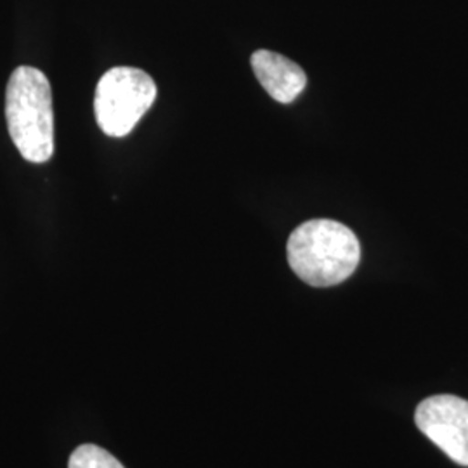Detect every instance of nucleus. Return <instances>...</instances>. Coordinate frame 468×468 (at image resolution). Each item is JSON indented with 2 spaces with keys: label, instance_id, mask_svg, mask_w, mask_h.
Returning <instances> with one entry per match:
<instances>
[{
  "label": "nucleus",
  "instance_id": "3",
  "mask_svg": "<svg viewBox=\"0 0 468 468\" xmlns=\"http://www.w3.org/2000/svg\"><path fill=\"white\" fill-rule=\"evenodd\" d=\"M156 100V84L139 68H112L101 77L94 96V113L101 131L125 137Z\"/></svg>",
  "mask_w": 468,
  "mask_h": 468
},
{
  "label": "nucleus",
  "instance_id": "4",
  "mask_svg": "<svg viewBox=\"0 0 468 468\" xmlns=\"http://www.w3.org/2000/svg\"><path fill=\"white\" fill-rule=\"evenodd\" d=\"M420 432L452 462L468 467V401L456 396H432L415 413Z\"/></svg>",
  "mask_w": 468,
  "mask_h": 468
},
{
  "label": "nucleus",
  "instance_id": "5",
  "mask_svg": "<svg viewBox=\"0 0 468 468\" xmlns=\"http://www.w3.org/2000/svg\"><path fill=\"white\" fill-rule=\"evenodd\" d=\"M251 68L261 85L268 90L269 96L283 104L297 100V96L307 85L303 69L297 63L272 50L253 52Z\"/></svg>",
  "mask_w": 468,
  "mask_h": 468
},
{
  "label": "nucleus",
  "instance_id": "2",
  "mask_svg": "<svg viewBox=\"0 0 468 468\" xmlns=\"http://www.w3.org/2000/svg\"><path fill=\"white\" fill-rule=\"evenodd\" d=\"M5 122L27 162H49L54 154L52 90L38 68L19 67L13 71L5 89Z\"/></svg>",
  "mask_w": 468,
  "mask_h": 468
},
{
  "label": "nucleus",
  "instance_id": "1",
  "mask_svg": "<svg viewBox=\"0 0 468 468\" xmlns=\"http://www.w3.org/2000/svg\"><path fill=\"white\" fill-rule=\"evenodd\" d=\"M286 253L290 268L302 282L326 288L351 278L361 261V245L347 226L314 218L290 234Z\"/></svg>",
  "mask_w": 468,
  "mask_h": 468
},
{
  "label": "nucleus",
  "instance_id": "6",
  "mask_svg": "<svg viewBox=\"0 0 468 468\" xmlns=\"http://www.w3.org/2000/svg\"><path fill=\"white\" fill-rule=\"evenodd\" d=\"M68 468H125L112 452L96 444H82L71 452Z\"/></svg>",
  "mask_w": 468,
  "mask_h": 468
}]
</instances>
